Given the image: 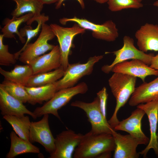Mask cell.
<instances>
[{
	"instance_id": "3957f363",
	"label": "cell",
	"mask_w": 158,
	"mask_h": 158,
	"mask_svg": "<svg viewBox=\"0 0 158 158\" xmlns=\"http://www.w3.org/2000/svg\"><path fill=\"white\" fill-rule=\"evenodd\" d=\"M88 90L86 84L82 82L75 86L60 90L43 106L37 107L33 112L37 118L51 114L61 121L58 110L67 104L75 95L84 94Z\"/></svg>"
},
{
	"instance_id": "2e32d148",
	"label": "cell",
	"mask_w": 158,
	"mask_h": 158,
	"mask_svg": "<svg viewBox=\"0 0 158 158\" xmlns=\"http://www.w3.org/2000/svg\"><path fill=\"white\" fill-rule=\"evenodd\" d=\"M135 37L140 50L158 51V25L146 23L136 32Z\"/></svg>"
},
{
	"instance_id": "9a60e30c",
	"label": "cell",
	"mask_w": 158,
	"mask_h": 158,
	"mask_svg": "<svg viewBox=\"0 0 158 158\" xmlns=\"http://www.w3.org/2000/svg\"><path fill=\"white\" fill-rule=\"evenodd\" d=\"M111 71L127 74L140 78L145 82L148 76H158V70L151 68L139 59H132L117 64L112 68Z\"/></svg>"
},
{
	"instance_id": "74e56055",
	"label": "cell",
	"mask_w": 158,
	"mask_h": 158,
	"mask_svg": "<svg viewBox=\"0 0 158 158\" xmlns=\"http://www.w3.org/2000/svg\"><path fill=\"white\" fill-rule=\"evenodd\" d=\"M136 1H137L138 2L141 3L142 0H136Z\"/></svg>"
},
{
	"instance_id": "836d02e7",
	"label": "cell",
	"mask_w": 158,
	"mask_h": 158,
	"mask_svg": "<svg viewBox=\"0 0 158 158\" xmlns=\"http://www.w3.org/2000/svg\"><path fill=\"white\" fill-rule=\"evenodd\" d=\"M111 157V152H105L99 155L97 158H110Z\"/></svg>"
},
{
	"instance_id": "8992f818",
	"label": "cell",
	"mask_w": 158,
	"mask_h": 158,
	"mask_svg": "<svg viewBox=\"0 0 158 158\" xmlns=\"http://www.w3.org/2000/svg\"><path fill=\"white\" fill-rule=\"evenodd\" d=\"M71 105L84 111L91 124V131L92 132L96 134L106 133L111 134L114 129L103 115L100 108L99 99L97 96L91 102L77 100L72 102Z\"/></svg>"
},
{
	"instance_id": "e0dca14e",
	"label": "cell",
	"mask_w": 158,
	"mask_h": 158,
	"mask_svg": "<svg viewBox=\"0 0 158 158\" xmlns=\"http://www.w3.org/2000/svg\"><path fill=\"white\" fill-rule=\"evenodd\" d=\"M61 63L59 47L57 45L49 53L37 57L29 64L32 68L33 75H35L58 68L61 66Z\"/></svg>"
},
{
	"instance_id": "30bf717a",
	"label": "cell",
	"mask_w": 158,
	"mask_h": 158,
	"mask_svg": "<svg viewBox=\"0 0 158 158\" xmlns=\"http://www.w3.org/2000/svg\"><path fill=\"white\" fill-rule=\"evenodd\" d=\"M83 135L71 129L62 131L55 138V150L49 158H72Z\"/></svg>"
},
{
	"instance_id": "7a4b0ae2",
	"label": "cell",
	"mask_w": 158,
	"mask_h": 158,
	"mask_svg": "<svg viewBox=\"0 0 158 158\" xmlns=\"http://www.w3.org/2000/svg\"><path fill=\"white\" fill-rule=\"evenodd\" d=\"M136 80L137 77L119 73H114L108 80L111 92L116 101L114 113L108 121L113 128L120 121L117 116L118 111L126 103L135 90Z\"/></svg>"
},
{
	"instance_id": "cb8c5ba5",
	"label": "cell",
	"mask_w": 158,
	"mask_h": 158,
	"mask_svg": "<svg viewBox=\"0 0 158 158\" xmlns=\"http://www.w3.org/2000/svg\"><path fill=\"white\" fill-rule=\"evenodd\" d=\"M0 73L5 79L25 86L29 78L33 75L31 66L28 64L16 65L10 71H6L0 67Z\"/></svg>"
},
{
	"instance_id": "4dcf8cb0",
	"label": "cell",
	"mask_w": 158,
	"mask_h": 158,
	"mask_svg": "<svg viewBox=\"0 0 158 158\" xmlns=\"http://www.w3.org/2000/svg\"><path fill=\"white\" fill-rule=\"evenodd\" d=\"M97 94L99 99L101 111L104 117L106 118V107L108 94L106 88L104 87Z\"/></svg>"
},
{
	"instance_id": "83f0119b",
	"label": "cell",
	"mask_w": 158,
	"mask_h": 158,
	"mask_svg": "<svg viewBox=\"0 0 158 158\" xmlns=\"http://www.w3.org/2000/svg\"><path fill=\"white\" fill-rule=\"evenodd\" d=\"M49 19V18L48 16H46L44 13H42L41 16L36 20L38 24L35 29H33L30 25H28L20 29L19 32L21 36L22 37L26 36L27 39L23 47L19 51L14 54L17 60L18 59L20 54L29 43L30 41L37 35L42 28V24L48 20Z\"/></svg>"
},
{
	"instance_id": "8fae6325",
	"label": "cell",
	"mask_w": 158,
	"mask_h": 158,
	"mask_svg": "<svg viewBox=\"0 0 158 158\" xmlns=\"http://www.w3.org/2000/svg\"><path fill=\"white\" fill-rule=\"evenodd\" d=\"M49 114H45L40 120L31 122L29 140L32 143H40L50 154L55 150V138L49 128Z\"/></svg>"
},
{
	"instance_id": "4fadbf2b",
	"label": "cell",
	"mask_w": 158,
	"mask_h": 158,
	"mask_svg": "<svg viewBox=\"0 0 158 158\" xmlns=\"http://www.w3.org/2000/svg\"><path fill=\"white\" fill-rule=\"evenodd\" d=\"M137 108L143 109L147 116L149 123L150 138L146 147L139 153L144 157H146L149 150L152 149L158 156V143L157 130L158 123V99L139 104Z\"/></svg>"
},
{
	"instance_id": "1f68e13d",
	"label": "cell",
	"mask_w": 158,
	"mask_h": 158,
	"mask_svg": "<svg viewBox=\"0 0 158 158\" xmlns=\"http://www.w3.org/2000/svg\"><path fill=\"white\" fill-rule=\"evenodd\" d=\"M150 66L152 68L158 70V54L153 57Z\"/></svg>"
},
{
	"instance_id": "f35d334b",
	"label": "cell",
	"mask_w": 158,
	"mask_h": 158,
	"mask_svg": "<svg viewBox=\"0 0 158 158\" xmlns=\"http://www.w3.org/2000/svg\"><path fill=\"white\" fill-rule=\"evenodd\" d=\"M157 142L158 143V133H157Z\"/></svg>"
},
{
	"instance_id": "484cf974",
	"label": "cell",
	"mask_w": 158,
	"mask_h": 158,
	"mask_svg": "<svg viewBox=\"0 0 158 158\" xmlns=\"http://www.w3.org/2000/svg\"><path fill=\"white\" fill-rule=\"evenodd\" d=\"M3 117L10 124L19 137L30 141L29 133L31 122L28 116L6 115L3 116Z\"/></svg>"
},
{
	"instance_id": "4316f807",
	"label": "cell",
	"mask_w": 158,
	"mask_h": 158,
	"mask_svg": "<svg viewBox=\"0 0 158 158\" xmlns=\"http://www.w3.org/2000/svg\"><path fill=\"white\" fill-rule=\"evenodd\" d=\"M0 87L23 103L29 100V96L24 86L5 79L0 84Z\"/></svg>"
},
{
	"instance_id": "f546056e",
	"label": "cell",
	"mask_w": 158,
	"mask_h": 158,
	"mask_svg": "<svg viewBox=\"0 0 158 158\" xmlns=\"http://www.w3.org/2000/svg\"><path fill=\"white\" fill-rule=\"evenodd\" d=\"M4 37L2 34L0 35V65L9 66L14 64L17 59L14 54H12L9 52L8 45L4 44Z\"/></svg>"
},
{
	"instance_id": "ac0fdd59",
	"label": "cell",
	"mask_w": 158,
	"mask_h": 158,
	"mask_svg": "<svg viewBox=\"0 0 158 158\" xmlns=\"http://www.w3.org/2000/svg\"><path fill=\"white\" fill-rule=\"evenodd\" d=\"M0 109L3 116L11 115L22 116L25 114L37 118L33 112L28 109L22 102L8 94L0 87Z\"/></svg>"
},
{
	"instance_id": "52a82bcc",
	"label": "cell",
	"mask_w": 158,
	"mask_h": 158,
	"mask_svg": "<svg viewBox=\"0 0 158 158\" xmlns=\"http://www.w3.org/2000/svg\"><path fill=\"white\" fill-rule=\"evenodd\" d=\"M123 40V47L119 50L111 52L115 56L112 63L110 65H104L102 67V70L104 73H109L116 64L130 59H139L148 65H150L154 56L153 54H146L137 49L134 46V40L129 36H124Z\"/></svg>"
},
{
	"instance_id": "ffe728a7",
	"label": "cell",
	"mask_w": 158,
	"mask_h": 158,
	"mask_svg": "<svg viewBox=\"0 0 158 158\" xmlns=\"http://www.w3.org/2000/svg\"><path fill=\"white\" fill-rule=\"evenodd\" d=\"M12 0L15 1L16 4V8L11 14L13 16L19 17L27 13H33V17L27 22V25H31L34 21L41 16V13L43 4L40 0Z\"/></svg>"
},
{
	"instance_id": "ba28073f",
	"label": "cell",
	"mask_w": 158,
	"mask_h": 158,
	"mask_svg": "<svg viewBox=\"0 0 158 158\" xmlns=\"http://www.w3.org/2000/svg\"><path fill=\"white\" fill-rule=\"evenodd\" d=\"M103 57V55L95 56L90 57L85 63L69 64L62 78L55 82L57 91L73 86L82 77L90 74L95 64Z\"/></svg>"
},
{
	"instance_id": "8d00e7d4",
	"label": "cell",
	"mask_w": 158,
	"mask_h": 158,
	"mask_svg": "<svg viewBox=\"0 0 158 158\" xmlns=\"http://www.w3.org/2000/svg\"><path fill=\"white\" fill-rule=\"evenodd\" d=\"M153 5L154 6H158V1H157L155 2L153 4Z\"/></svg>"
},
{
	"instance_id": "277c9868",
	"label": "cell",
	"mask_w": 158,
	"mask_h": 158,
	"mask_svg": "<svg viewBox=\"0 0 158 158\" xmlns=\"http://www.w3.org/2000/svg\"><path fill=\"white\" fill-rule=\"evenodd\" d=\"M41 29V32L36 41L33 43H29L20 54L18 59L20 62L29 64L35 59L51 50L55 47L48 43L55 36L50 25L44 23Z\"/></svg>"
},
{
	"instance_id": "d590c367",
	"label": "cell",
	"mask_w": 158,
	"mask_h": 158,
	"mask_svg": "<svg viewBox=\"0 0 158 158\" xmlns=\"http://www.w3.org/2000/svg\"><path fill=\"white\" fill-rule=\"evenodd\" d=\"M97 3L100 4H104L107 2L109 0H94Z\"/></svg>"
},
{
	"instance_id": "5b68a950",
	"label": "cell",
	"mask_w": 158,
	"mask_h": 158,
	"mask_svg": "<svg viewBox=\"0 0 158 158\" xmlns=\"http://www.w3.org/2000/svg\"><path fill=\"white\" fill-rule=\"evenodd\" d=\"M59 22L63 25L69 22L76 23L85 30H91L92 36L97 39L110 42L115 41L118 37V29L115 23L111 20H107L102 24H98L86 19L74 16L72 18H61Z\"/></svg>"
},
{
	"instance_id": "44dd1931",
	"label": "cell",
	"mask_w": 158,
	"mask_h": 158,
	"mask_svg": "<svg viewBox=\"0 0 158 158\" xmlns=\"http://www.w3.org/2000/svg\"><path fill=\"white\" fill-rule=\"evenodd\" d=\"M25 88L29 96L28 102L32 105L48 101L57 91L55 82L37 87L25 86Z\"/></svg>"
},
{
	"instance_id": "603a6c76",
	"label": "cell",
	"mask_w": 158,
	"mask_h": 158,
	"mask_svg": "<svg viewBox=\"0 0 158 158\" xmlns=\"http://www.w3.org/2000/svg\"><path fill=\"white\" fill-rule=\"evenodd\" d=\"M33 16L32 13H28L19 17L13 16L11 19L8 18H6L3 22L4 26L1 30L4 37L15 38L14 34L16 33L18 35L22 43L23 44L25 43L26 41L25 39L21 36L19 32L18 31V28L21 23L27 22Z\"/></svg>"
},
{
	"instance_id": "9c48e42d",
	"label": "cell",
	"mask_w": 158,
	"mask_h": 158,
	"mask_svg": "<svg viewBox=\"0 0 158 158\" xmlns=\"http://www.w3.org/2000/svg\"><path fill=\"white\" fill-rule=\"evenodd\" d=\"M50 25L59 43L61 66L65 71L69 64L68 56L74 38L77 35L84 33L86 30L75 23L71 27H64L56 24H51Z\"/></svg>"
},
{
	"instance_id": "7402d4cb",
	"label": "cell",
	"mask_w": 158,
	"mask_h": 158,
	"mask_svg": "<svg viewBox=\"0 0 158 158\" xmlns=\"http://www.w3.org/2000/svg\"><path fill=\"white\" fill-rule=\"evenodd\" d=\"M14 131L10 134L11 146L7 154V158H13L16 156L26 153H37L40 152L39 148L17 136Z\"/></svg>"
},
{
	"instance_id": "d6986e66",
	"label": "cell",
	"mask_w": 158,
	"mask_h": 158,
	"mask_svg": "<svg viewBox=\"0 0 158 158\" xmlns=\"http://www.w3.org/2000/svg\"><path fill=\"white\" fill-rule=\"evenodd\" d=\"M158 99V77L152 81L144 82L135 88L129 102L131 106H137Z\"/></svg>"
},
{
	"instance_id": "f1b7e54d",
	"label": "cell",
	"mask_w": 158,
	"mask_h": 158,
	"mask_svg": "<svg viewBox=\"0 0 158 158\" xmlns=\"http://www.w3.org/2000/svg\"><path fill=\"white\" fill-rule=\"evenodd\" d=\"M109 9L112 12L128 8L138 9L143 5L136 0H109L107 2Z\"/></svg>"
},
{
	"instance_id": "d4e9b609",
	"label": "cell",
	"mask_w": 158,
	"mask_h": 158,
	"mask_svg": "<svg viewBox=\"0 0 158 158\" xmlns=\"http://www.w3.org/2000/svg\"><path fill=\"white\" fill-rule=\"evenodd\" d=\"M65 71L61 66L53 71L32 75L25 86L37 87L54 83L63 76Z\"/></svg>"
},
{
	"instance_id": "6da1fadb",
	"label": "cell",
	"mask_w": 158,
	"mask_h": 158,
	"mask_svg": "<svg viewBox=\"0 0 158 158\" xmlns=\"http://www.w3.org/2000/svg\"><path fill=\"white\" fill-rule=\"evenodd\" d=\"M115 145L112 134L95 133L91 130L83 135L75 150L74 158H97L101 154L114 151Z\"/></svg>"
},
{
	"instance_id": "d6a6232c",
	"label": "cell",
	"mask_w": 158,
	"mask_h": 158,
	"mask_svg": "<svg viewBox=\"0 0 158 158\" xmlns=\"http://www.w3.org/2000/svg\"><path fill=\"white\" fill-rule=\"evenodd\" d=\"M65 0H59V1L56 3L55 8L56 9L59 8L61 5L62 3ZM80 4L82 8L84 9L85 8V4L83 0H76Z\"/></svg>"
},
{
	"instance_id": "5bb4252c",
	"label": "cell",
	"mask_w": 158,
	"mask_h": 158,
	"mask_svg": "<svg viewBox=\"0 0 158 158\" xmlns=\"http://www.w3.org/2000/svg\"><path fill=\"white\" fill-rule=\"evenodd\" d=\"M115 143L114 158H138L139 156L136 151L140 142L130 134L121 135L114 129L111 133Z\"/></svg>"
},
{
	"instance_id": "7c38bea8",
	"label": "cell",
	"mask_w": 158,
	"mask_h": 158,
	"mask_svg": "<svg viewBox=\"0 0 158 158\" xmlns=\"http://www.w3.org/2000/svg\"><path fill=\"white\" fill-rule=\"evenodd\" d=\"M145 113L141 108H137L127 118L119 121L114 128L115 130L126 132L139 140L141 144L147 145L150 139L143 132L141 121Z\"/></svg>"
},
{
	"instance_id": "e575fe53",
	"label": "cell",
	"mask_w": 158,
	"mask_h": 158,
	"mask_svg": "<svg viewBox=\"0 0 158 158\" xmlns=\"http://www.w3.org/2000/svg\"><path fill=\"white\" fill-rule=\"evenodd\" d=\"M43 4H50L58 2L59 0H40Z\"/></svg>"
}]
</instances>
